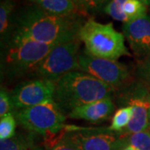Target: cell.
Wrapping results in <instances>:
<instances>
[{
    "label": "cell",
    "instance_id": "1",
    "mask_svg": "<svg viewBox=\"0 0 150 150\" xmlns=\"http://www.w3.org/2000/svg\"><path fill=\"white\" fill-rule=\"evenodd\" d=\"M16 34L40 43L59 45L79 37V18L49 13L39 6L28 8L17 18Z\"/></svg>",
    "mask_w": 150,
    "mask_h": 150
},
{
    "label": "cell",
    "instance_id": "2",
    "mask_svg": "<svg viewBox=\"0 0 150 150\" xmlns=\"http://www.w3.org/2000/svg\"><path fill=\"white\" fill-rule=\"evenodd\" d=\"M54 101L68 114L85 104L112 98L114 89L93 76L83 71H73L55 83Z\"/></svg>",
    "mask_w": 150,
    "mask_h": 150
},
{
    "label": "cell",
    "instance_id": "3",
    "mask_svg": "<svg viewBox=\"0 0 150 150\" xmlns=\"http://www.w3.org/2000/svg\"><path fill=\"white\" fill-rule=\"evenodd\" d=\"M14 115L23 129L44 136L48 149L61 139L66 127L64 112L54 100L18 110Z\"/></svg>",
    "mask_w": 150,
    "mask_h": 150
},
{
    "label": "cell",
    "instance_id": "4",
    "mask_svg": "<svg viewBox=\"0 0 150 150\" xmlns=\"http://www.w3.org/2000/svg\"><path fill=\"white\" fill-rule=\"evenodd\" d=\"M79 35L84 43V50L94 57L118 60L123 56H131L123 34L113 28L112 23H101L89 18L82 25Z\"/></svg>",
    "mask_w": 150,
    "mask_h": 150
},
{
    "label": "cell",
    "instance_id": "5",
    "mask_svg": "<svg viewBox=\"0 0 150 150\" xmlns=\"http://www.w3.org/2000/svg\"><path fill=\"white\" fill-rule=\"evenodd\" d=\"M56 46L14 33L8 43L6 66L11 74L15 75L34 71Z\"/></svg>",
    "mask_w": 150,
    "mask_h": 150
},
{
    "label": "cell",
    "instance_id": "6",
    "mask_svg": "<svg viewBox=\"0 0 150 150\" xmlns=\"http://www.w3.org/2000/svg\"><path fill=\"white\" fill-rule=\"evenodd\" d=\"M62 139L78 150H123L127 146L123 133L108 129H89L67 125Z\"/></svg>",
    "mask_w": 150,
    "mask_h": 150
},
{
    "label": "cell",
    "instance_id": "7",
    "mask_svg": "<svg viewBox=\"0 0 150 150\" xmlns=\"http://www.w3.org/2000/svg\"><path fill=\"white\" fill-rule=\"evenodd\" d=\"M79 37L57 45L38 65L34 73L43 79L56 83L61 77L79 70Z\"/></svg>",
    "mask_w": 150,
    "mask_h": 150
},
{
    "label": "cell",
    "instance_id": "8",
    "mask_svg": "<svg viewBox=\"0 0 150 150\" xmlns=\"http://www.w3.org/2000/svg\"><path fill=\"white\" fill-rule=\"evenodd\" d=\"M79 71L93 76L114 90L122 88L130 79V72L125 64L117 60L94 57L85 50L79 54Z\"/></svg>",
    "mask_w": 150,
    "mask_h": 150
},
{
    "label": "cell",
    "instance_id": "9",
    "mask_svg": "<svg viewBox=\"0 0 150 150\" xmlns=\"http://www.w3.org/2000/svg\"><path fill=\"white\" fill-rule=\"evenodd\" d=\"M55 88L54 82L43 79L21 83L10 93L14 109L18 111L54 100Z\"/></svg>",
    "mask_w": 150,
    "mask_h": 150
},
{
    "label": "cell",
    "instance_id": "10",
    "mask_svg": "<svg viewBox=\"0 0 150 150\" xmlns=\"http://www.w3.org/2000/svg\"><path fill=\"white\" fill-rule=\"evenodd\" d=\"M123 34L137 57L144 59L150 54V15L123 23Z\"/></svg>",
    "mask_w": 150,
    "mask_h": 150
},
{
    "label": "cell",
    "instance_id": "11",
    "mask_svg": "<svg viewBox=\"0 0 150 150\" xmlns=\"http://www.w3.org/2000/svg\"><path fill=\"white\" fill-rule=\"evenodd\" d=\"M127 103L133 107L134 113L127 129L123 132V134H136L149 129L150 97L145 93L144 89L134 92Z\"/></svg>",
    "mask_w": 150,
    "mask_h": 150
},
{
    "label": "cell",
    "instance_id": "12",
    "mask_svg": "<svg viewBox=\"0 0 150 150\" xmlns=\"http://www.w3.org/2000/svg\"><path fill=\"white\" fill-rule=\"evenodd\" d=\"M114 110L115 105L112 98H108L76 108L68 115L72 119H81L92 123H98L109 119Z\"/></svg>",
    "mask_w": 150,
    "mask_h": 150
},
{
    "label": "cell",
    "instance_id": "13",
    "mask_svg": "<svg viewBox=\"0 0 150 150\" xmlns=\"http://www.w3.org/2000/svg\"><path fill=\"white\" fill-rule=\"evenodd\" d=\"M104 12L114 20L123 23L147 15V6L139 0H111Z\"/></svg>",
    "mask_w": 150,
    "mask_h": 150
},
{
    "label": "cell",
    "instance_id": "14",
    "mask_svg": "<svg viewBox=\"0 0 150 150\" xmlns=\"http://www.w3.org/2000/svg\"><path fill=\"white\" fill-rule=\"evenodd\" d=\"M43 10L64 18H79L83 13L79 9L74 0H35Z\"/></svg>",
    "mask_w": 150,
    "mask_h": 150
},
{
    "label": "cell",
    "instance_id": "15",
    "mask_svg": "<svg viewBox=\"0 0 150 150\" xmlns=\"http://www.w3.org/2000/svg\"><path fill=\"white\" fill-rule=\"evenodd\" d=\"M33 134H15L9 139L1 140L0 150H44L35 142Z\"/></svg>",
    "mask_w": 150,
    "mask_h": 150
},
{
    "label": "cell",
    "instance_id": "16",
    "mask_svg": "<svg viewBox=\"0 0 150 150\" xmlns=\"http://www.w3.org/2000/svg\"><path fill=\"white\" fill-rule=\"evenodd\" d=\"M133 113L134 109L130 105L118 108L112 115L111 125L108 129L114 133H123L130 123Z\"/></svg>",
    "mask_w": 150,
    "mask_h": 150
},
{
    "label": "cell",
    "instance_id": "17",
    "mask_svg": "<svg viewBox=\"0 0 150 150\" xmlns=\"http://www.w3.org/2000/svg\"><path fill=\"white\" fill-rule=\"evenodd\" d=\"M13 0H2L0 4V33L1 41L5 42L10 25L11 16L13 10Z\"/></svg>",
    "mask_w": 150,
    "mask_h": 150
},
{
    "label": "cell",
    "instance_id": "18",
    "mask_svg": "<svg viewBox=\"0 0 150 150\" xmlns=\"http://www.w3.org/2000/svg\"><path fill=\"white\" fill-rule=\"evenodd\" d=\"M127 146L135 150H150V131L148 129L140 133L125 134Z\"/></svg>",
    "mask_w": 150,
    "mask_h": 150
},
{
    "label": "cell",
    "instance_id": "19",
    "mask_svg": "<svg viewBox=\"0 0 150 150\" xmlns=\"http://www.w3.org/2000/svg\"><path fill=\"white\" fill-rule=\"evenodd\" d=\"M16 121L13 113H8L0 118V140L9 139L16 134Z\"/></svg>",
    "mask_w": 150,
    "mask_h": 150
},
{
    "label": "cell",
    "instance_id": "20",
    "mask_svg": "<svg viewBox=\"0 0 150 150\" xmlns=\"http://www.w3.org/2000/svg\"><path fill=\"white\" fill-rule=\"evenodd\" d=\"M75 4L83 13H98L105 9L111 0H74Z\"/></svg>",
    "mask_w": 150,
    "mask_h": 150
},
{
    "label": "cell",
    "instance_id": "21",
    "mask_svg": "<svg viewBox=\"0 0 150 150\" xmlns=\"http://www.w3.org/2000/svg\"><path fill=\"white\" fill-rule=\"evenodd\" d=\"M14 107L12 102L11 95L5 89L1 88L0 92V118L8 113H13Z\"/></svg>",
    "mask_w": 150,
    "mask_h": 150
},
{
    "label": "cell",
    "instance_id": "22",
    "mask_svg": "<svg viewBox=\"0 0 150 150\" xmlns=\"http://www.w3.org/2000/svg\"><path fill=\"white\" fill-rule=\"evenodd\" d=\"M137 74L140 79L150 88V54L139 65Z\"/></svg>",
    "mask_w": 150,
    "mask_h": 150
},
{
    "label": "cell",
    "instance_id": "23",
    "mask_svg": "<svg viewBox=\"0 0 150 150\" xmlns=\"http://www.w3.org/2000/svg\"><path fill=\"white\" fill-rule=\"evenodd\" d=\"M48 150H78L75 149L74 146L69 144L66 141L61 139L59 142H57L55 144H54L52 147H50Z\"/></svg>",
    "mask_w": 150,
    "mask_h": 150
},
{
    "label": "cell",
    "instance_id": "24",
    "mask_svg": "<svg viewBox=\"0 0 150 150\" xmlns=\"http://www.w3.org/2000/svg\"><path fill=\"white\" fill-rule=\"evenodd\" d=\"M139 2L143 3L144 5L146 6H150V0H139Z\"/></svg>",
    "mask_w": 150,
    "mask_h": 150
},
{
    "label": "cell",
    "instance_id": "25",
    "mask_svg": "<svg viewBox=\"0 0 150 150\" xmlns=\"http://www.w3.org/2000/svg\"><path fill=\"white\" fill-rule=\"evenodd\" d=\"M123 150H135V149H133L132 147H130V146H128V147H126V148H125Z\"/></svg>",
    "mask_w": 150,
    "mask_h": 150
},
{
    "label": "cell",
    "instance_id": "26",
    "mask_svg": "<svg viewBox=\"0 0 150 150\" xmlns=\"http://www.w3.org/2000/svg\"><path fill=\"white\" fill-rule=\"evenodd\" d=\"M149 128H150V109H149Z\"/></svg>",
    "mask_w": 150,
    "mask_h": 150
},
{
    "label": "cell",
    "instance_id": "27",
    "mask_svg": "<svg viewBox=\"0 0 150 150\" xmlns=\"http://www.w3.org/2000/svg\"><path fill=\"white\" fill-rule=\"evenodd\" d=\"M149 131H150V128H149Z\"/></svg>",
    "mask_w": 150,
    "mask_h": 150
},
{
    "label": "cell",
    "instance_id": "28",
    "mask_svg": "<svg viewBox=\"0 0 150 150\" xmlns=\"http://www.w3.org/2000/svg\"></svg>",
    "mask_w": 150,
    "mask_h": 150
}]
</instances>
